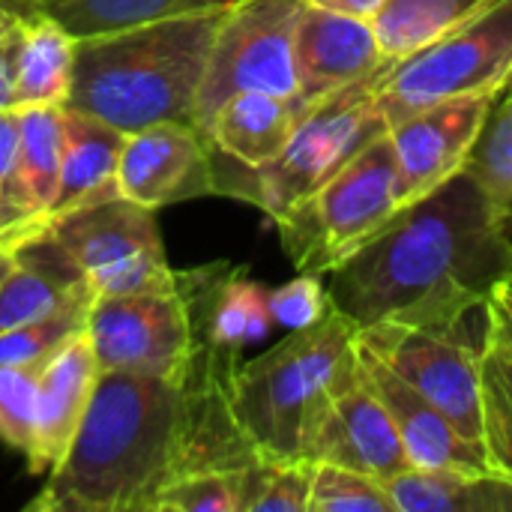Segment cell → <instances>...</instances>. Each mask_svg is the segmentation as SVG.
Segmentation results:
<instances>
[{"label": "cell", "instance_id": "obj_3", "mask_svg": "<svg viewBox=\"0 0 512 512\" xmlns=\"http://www.w3.org/2000/svg\"><path fill=\"white\" fill-rule=\"evenodd\" d=\"M225 9L75 39L66 108L123 135L165 120L192 123V105Z\"/></svg>", "mask_w": 512, "mask_h": 512}, {"label": "cell", "instance_id": "obj_29", "mask_svg": "<svg viewBox=\"0 0 512 512\" xmlns=\"http://www.w3.org/2000/svg\"><path fill=\"white\" fill-rule=\"evenodd\" d=\"M96 294L90 285H84L78 294H72L60 309L51 315L15 327L9 333H0V369L6 366H42L57 348H63L78 330L87 327V315Z\"/></svg>", "mask_w": 512, "mask_h": 512}, {"label": "cell", "instance_id": "obj_5", "mask_svg": "<svg viewBox=\"0 0 512 512\" xmlns=\"http://www.w3.org/2000/svg\"><path fill=\"white\" fill-rule=\"evenodd\" d=\"M387 66L306 108L285 150L273 162L243 168L228 159L231 168L225 171L216 165V180L222 183L219 192L237 195L261 207L270 222H279L312 192H318L363 144L387 129V120L375 102V84Z\"/></svg>", "mask_w": 512, "mask_h": 512}, {"label": "cell", "instance_id": "obj_31", "mask_svg": "<svg viewBox=\"0 0 512 512\" xmlns=\"http://www.w3.org/2000/svg\"><path fill=\"white\" fill-rule=\"evenodd\" d=\"M243 471H195L165 480L147 512H240Z\"/></svg>", "mask_w": 512, "mask_h": 512}, {"label": "cell", "instance_id": "obj_40", "mask_svg": "<svg viewBox=\"0 0 512 512\" xmlns=\"http://www.w3.org/2000/svg\"><path fill=\"white\" fill-rule=\"evenodd\" d=\"M12 264H15V249H9V246H0V282H3V276L12 270Z\"/></svg>", "mask_w": 512, "mask_h": 512}, {"label": "cell", "instance_id": "obj_24", "mask_svg": "<svg viewBox=\"0 0 512 512\" xmlns=\"http://www.w3.org/2000/svg\"><path fill=\"white\" fill-rule=\"evenodd\" d=\"M387 492L396 512H512V480L495 471L408 468Z\"/></svg>", "mask_w": 512, "mask_h": 512}, {"label": "cell", "instance_id": "obj_37", "mask_svg": "<svg viewBox=\"0 0 512 512\" xmlns=\"http://www.w3.org/2000/svg\"><path fill=\"white\" fill-rule=\"evenodd\" d=\"M489 336L512 348V282H501L489 297Z\"/></svg>", "mask_w": 512, "mask_h": 512}, {"label": "cell", "instance_id": "obj_6", "mask_svg": "<svg viewBox=\"0 0 512 512\" xmlns=\"http://www.w3.org/2000/svg\"><path fill=\"white\" fill-rule=\"evenodd\" d=\"M399 210V171L390 132L363 144L318 192L279 222L282 246L297 273L327 276L378 234Z\"/></svg>", "mask_w": 512, "mask_h": 512}, {"label": "cell", "instance_id": "obj_12", "mask_svg": "<svg viewBox=\"0 0 512 512\" xmlns=\"http://www.w3.org/2000/svg\"><path fill=\"white\" fill-rule=\"evenodd\" d=\"M87 336L99 372H132L177 381L192 348L189 315L180 291L96 297Z\"/></svg>", "mask_w": 512, "mask_h": 512}, {"label": "cell", "instance_id": "obj_35", "mask_svg": "<svg viewBox=\"0 0 512 512\" xmlns=\"http://www.w3.org/2000/svg\"><path fill=\"white\" fill-rule=\"evenodd\" d=\"M18 132H21V111L6 108L0 111V246L18 249L27 243L33 234L15 219L9 207V183L15 171V156H18Z\"/></svg>", "mask_w": 512, "mask_h": 512}, {"label": "cell", "instance_id": "obj_26", "mask_svg": "<svg viewBox=\"0 0 512 512\" xmlns=\"http://www.w3.org/2000/svg\"><path fill=\"white\" fill-rule=\"evenodd\" d=\"M231 3L234 0H45L39 9L60 21L72 39H87Z\"/></svg>", "mask_w": 512, "mask_h": 512}, {"label": "cell", "instance_id": "obj_21", "mask_svg": "<svg viewBox=\"0 0 512 512\" xmlns=\"http://www.w3.org/2000/svg\"><path fill=\"white\" fill-rule=\"evenodd\" d=\"M87 279L42 231L15 249V264L0 282V333L33 324L78 294Z\"/></svg>", "mask_w": 512, "mask_h": 512}, {"label": "cell", "instance_id": "obj_39", "mask_svg": "<svg viewBox=\"0 0 512 512\" xmlns=\"http://www.w3.org/2000/svg\"><path fill=\"white\" fill-rule=\"evenodd\" d=\"M27 6H21V3H15V0H0V27L12 18V15H18V12H24Z\"/></svg>", "mask_w": 512, "mask_h": 512}, {"label": "cell", "instance_id": "obj_2", "mask_svg": "<svg viewBox=\"0 0 512 512\" xmlns=\"http://www.w3.org/2000/svg\"><path fill=\"white\" fill-rule=\"evenodd\" d=\"M177 387L99 372L78 432L30 512H147L168 477Z\"/></svg>", "mask_w": 512, "mask_h": 512}, {"label": "cell", "instance_id": "obj_30", "mask_svg": "<svg viewBox=\"0 0 512 512\" xmlns=\"http://www.w3.org/2000/svg\"><path fill=\"white\" fill-rule=\"evenodd\" d=\"M312 474V459L258 453V459L243 471L240 512H309Z\"/></svg>", "mask_w": 512, "mask_h": 512}, {"label": "cell", "instance_id": "obj_18", "mask_svg": "<svg viewBox=\"0 0 512 512\" xmlns=\"http://www.w3.org/2000/svg\"><path fill=\"white\" fill-rule=\"evenodd\" d=\"M99 378V363L87 336L78 330L39 369L36 384V444L27 456L30 474H51L66 456Z\"/></svg>", "mask_w": 512, "mask_h": 512}, {"label": "cell", "instance_id": "obj_22", "mask_svg": "<svg viewBox=\"0 0 512 512\" xmlns=\"http://www.w3.org/2000/svg\"><path fill=\"white\" fill-rule=\"evenodd\" d=\"M21 111L18 156L9 183L15 219L36 237L48 225V207L60 177V105H33Z\"/></svg>", "mask_w": 512, "mask_h": 512}, {"label": "cell", "instance_id": "obj_25", "mask_svg": "<svg viewBox=\"0 0 512 512\" xmlns=\"http://www.w3.org/2000/svg\"><path fill=\"white\" fill-rule=\"evenodd\" d=\"M492 0H384L372 15L387 60H402L465 24Z\"/></svg>", "mask_w": 512, "mask_h": 512}, {"label": "cell", "instance_id": "obj_16", "mask_svg": "<svg viewBox=\"0 0 512 512\" xmlns=\"http://www.w3.org/2000/svg\"><path fill=\"white\" fill-rule=\"evenodd\" d=\"M387 63L372 18L303 3L294 30L297 105L303 111Z\"/></svg>", "mask_w": 512, "mask_h": 512}, {"label": "cell", "instance_id": "obj_32", "mask_svg": "<svg viewBox=\"0 0 512 512\" xmlns=\"http://www.w3.org/2000/svg\"><path fill=\"white\" fill-rule=\"evenodd\" d=\"M309 512H396L384 483L351 468L315 462Z\"/></svg>", "mask_w": 512, "mask_h": 512}, {"label": "cell", "instance_id": "obj_34", "mask_svg": "<svg viewBox=\"0 0 512 512\" xmlns=\"http://www.w3.org/2000/svg\"><path fill=\"white\" fill-rule=\"evenodd\" d=\"M333 309L324 276L300 273L291 282L270 288V315L279 327L300 330L321 321Z\"/></svg>", "mask_w": 512, "mask_h": 512}, {"label": "cell", "instance_id": "obj_11", "mask_svg": "<svg viewBox=\"0 0 512 512\" xmlns=\"http://www.w3.org/2000/svg\"><path fill=\"white\" fill-rule=\"evenodd\" d=\"M240 363V354L192 333L189 360L174 381L177 411L165 480L195 471H246L258 459V447L234 408Z\"/></svg>", "mask_w": 512, "mask_h": 512}, {"label": "cell", "instance_id": "obj_14", "mask_svg": "<svg viewBox=\"0 0 512 512\" xmlns=\"http://www.w3.org/2000/svg\"><path fill=\"white\" fill-rule=\"evenodd\" d=\"M495 96L444 99L387 126L399 171V207L420 201L465 168Z\"/></svg>", "mask_w": 512, "mask_h": 512}, {"label": "cell", "instance_id": "obj_15", "mask_svg": "<svg viewBox=\"0 0 512 512\" xmlns=\"http://www.w3.org/2000/svg\"><path fill=\"white\" fill-rule=\"evenodd\" d=\"M306 459L360 471L384 486L411 468L387 408L360 369V357L318 417L306 444Z\"/></svg>", "mask_w": 512, "mask_h": 512}, {"label": "cell", "instance_id": "obj_41", "mask_svg": "<svg viewBox=\"0 0 512 512\" xmlns=\"http://www.w3.org/2000/svg\"><path fill=\"white\" fill-rule=\"evenodd\" d=\"M15 3H21V6H42L45 0H15Z\"/></svg>", "mask_w": 512, "mask_h": 512}, {"label": "cell", "instance_id": "obj_36", "mask_svg": "<svg viewBox=\"0 0 512 512\" xmlns=\"http://www.w3.org/2000/svg\"><path fill=\"white\" fill-rule=\"evenodd\" d=\"M30 9V6H27ZM21 39V12L0 27V111L15 108V60Z\"/></svg>", "mask_w": 512, "mask_h": 512}, {"label": "cell", "instance_id": "obj_7", "mask_svg": "<svg viewBox=\"0 0 512 512\" xmlns=\"http://www.w3.org/2000/svg\"><path fill=\"white\" fill-rule=\"evenodd\" d=\"M512 81V0H492L432 45L393 60L375 102L387 126L444 99L501 93Z\"/></svg>", "mask_w": 512, "mask_h": 512}, {"label": "cell", "instance_id": "obj_38", "mask_svg": "<svg viewBox=\"0 0 512 512\" xmlns=\"http://www.w3.org/2000/svg\"><path fill=\"white\" fill-rule=\"evenodd\" d=\"M306 3H312V6H324V9H336V12H348V15L372 18L384 0H306Z\"/></svg>", "mask_w": 512, "mask_h": 512}, {"label": "cell", "instance_id": "obj_28", "mask_svg": "<svg viewBox=\"0 0 512 512\" xmlns=\"http://www.w3.org/2000/svg\"><path fill=\"white\" fill-rule=\"evenodd\" d=\"M483 450L495 474L512 480V348L489 336L480 357Z\"/></svg>", "mask_w": 512, "mask_h": 512}, {"label": "cell", "instance_id": "obj_1", "mask_svg": "<svg viewBox=\"0 0 512 512\" xmlns=\"http://www.w3.org/2000/svg\"><path fill=\"white\" fill-rule=\"evenodd\" d=\"M501 282H512L510 219L459 171L399 207L333 267L327 294L357 330L369 324L489 330V297Z\"/></svg>", "mask_w": 512, "mask_h": 512}, {"label": "cell", "instance_id": "obj_19", "mask_svg": "<svg viewBox=\"0 0 512 512\" xmlns=\"http://www.w3.org/2000/svg\"><path fill=\"white\" fill-rule=\"evenodd\" d=\"M60 132V177L48 207V222L72 210L120 198L114 174L123 132L66 105H60Z\"/></svg>", "mask_w": 512, "mask_h": 512}, {"label": "cell", "instance_id": "obj_27", "mask_svg": "<svg viewBox=\"0 0 512 512\" xmlns=\"http://www.w3.org/2000/svg\"><path fill=\"white\" fill-rule=\"evenodd\" d=\"M512 225V81L495 96L462 168Z\"/></svg>", "mask_w": 512, "mask_h": 512}, {"label": "cell", "instance_id": "obj_9", "mask_svg": "<svg viewBox=\"0 0 512 512\" xmlns=\"http://www.w3.org/2000/svg\"><path fill=\"white\" fill-rule=\"evenodd\" d=\"M303 3L306 0H234L225 9L192 105V126L201 135L216 108L237 93L297 99L294 30Z\"/></svg>", "mask_w": 512, "mask_h": 512}, {"label": "cell", "instance_id": "obj_17", "mask_svg": "<svg viewBox=\"0 0 512 512\" xmlns=\"http://www.w3.org/2000/svg\"><path fill=\"white\" fill-rule=\"evenodd\" d=\"M360 369L372 387V393L387 408L402 447L408 453L411 468L426 471H492L486 462L483 444L465 438L426 396H420L411 384H405L390 366H384L378 357L357 348Z\"/></svg>", "mask_w": 512, "mask_h": 512}, {"label": "cell", "instance_id": "obj_8", "mask_svg": "<svg viewBox=\"0 0 512 512\" xmlns=\"http://www.w3.org/2000/svg\"><path fill=\"white\" fill-rule=\"evenodd\" d=\"M45 234L63 249L96 297L177 291V270L168 264L156 216L147 207L108 198L51 219Z\"/></svg>", "mask_w": 512, "mask_h": 512}, {"label": "cell", "instance_id": "obj_4", "mask_svg": "<svg viewBox=\"0 0 512 512\" xmlns=\"http://www.w3.org/2000/svg\"><path fill=\"white\" fill-rule=\"evenodd\" d=\"M357 366V324L336 306L261 357L240 363L234 408L258 453L306 459L309 435Z\"/></svg>", "mask_w": 512, "mask_h": 512}, {"label": "cell", "instance_id": "obj_10", "mask_svg": "<svg viewBox=\"0 0 512 512\" xmlns=\"http://www.w3.org/2000/svg\"><path fill=\"white\" fill-rule=\"evenodd\" d=\"M486 327H414L369 324L357 330V348L390 366L405 384L426 396L465 438L483 444L480 357Z\"/></svg>", "mask_w": 512, "mask_h": 512}, {"label": "cell", "instance_id": "obj_33", "mask_svg": "<svg viewBox=\"0 0 512 512\" xmlns=\"http://www.w3.org/2000/svg\"><path fill=\"white\" fill-rule=\"evenodd\" d=\"M42 366L0 369V441L24 459L36 444V384Z\"/></svg>", "mask_w": 512, "mask_h": 512}, {"label": "cell", "instance_id": "obj_13", "mask_svg": "<svg viewBox=\"0 0 512 512\" xmlns=\"http://www.w3.org/2000/svg\"><path fill=\"white\" fill-rule=\"evenodd\" d=\"M117 195L159 210L177 201L216 195V150L186 120H165L123 135L117 156Z\"/></svg>", "mask_w": 512, "mask_h": 512}, {"label": "cell", "instance_id": "obj_20", "mask_svg": "<svg viewBox=\"0 0 512 512\" xmlns=\"http://www.w3.org/2000/svg\"><path fill=\"white\" fill-rule=\"evenodd\" d=\"M300 117L303 108L297 99L273 93H237L216 108L204 138L219 156L243 168H261L285 150Z\"/></svg>", "mask_w": 512, "mask_h": 512}, {"label": "cell", "instance_id": "obj_23", "mask_svg": "<svg viewBox=\"0 0 512 512\" xmlns=\"http://www.w3.org/2000/svg\"><path fill=\"white\" fill-rule=\"evenodd\" d=\"M75 66V39L45 9L21 12V39L15 60V108L66 105Z\"/></svg>", "mask_w": 512, "mask_h": 512}]
</instances>
